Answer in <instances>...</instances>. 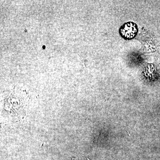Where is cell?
<instances>
[{
  "label": "cell",
  "mask_w": 160,
  "mask_h": 160,
  "mask_svg": "<svg viewBox=\"0 0 160 160\" xmlns=\"http://www.w3.org/2000/svg\"><path fill=\"white\" fill-rule=\"evenodd\" d=\"M133 23H127L122 26L121 29V33L124 38L131 39L135 36L137 32V28Z\"/></svg>",
  "instance_id": "6da1fadb"
}]
</instances>
